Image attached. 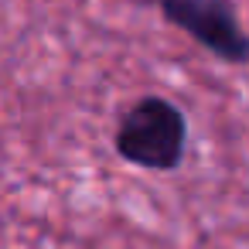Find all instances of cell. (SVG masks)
Wrapping results in <instances>:
<instances>
[{
	"instance_id": "cell-1",
	"label": "cell",
	"mask_w": 249,
	"mask_h": 249,
	"mask_svg": "<svg viewBox=\"0 0 249 249\" xmlns=\"http://www.w3.org/2000/svg\"><path fill=\"white\" fill-rule=\"evenodd\" d=\"M188 143V123L184 113L164 99V96H143L137 99L120 126H116V150L123 160L143 167V171H171L181 164Z\"/></svg>"
},
{
	"instance_id": "cell-2",
	"label": "cell",
	"mask_w": 249,
	"mask_h": 249,
	"mask_svg": "<svg viewBox=\"0 0 249 249\" xmlns=\"http://www.w3.org/2000/svg\"><path fill=\"white\" fill-rule=\"evenodd\" d=\"M160 14L215 58L229 65L249 62V35L242 31L229 0H160Z\"/></svg>"
},
{
	"instance_id": "cell-3",
	"label": "cell",
	"mask_w": 249,
	"mask_h": 249,
	"mask_svg": "<svg viewBox=\"0 0 249 249\" xmlns=\"http://www.w3.org/2000/svg\"><path fill=\"white\" fill-rule=\"evenodd\" d=\"M137 4H143V7H160V0H137Z\"/></svg>"
}]
</instances>
